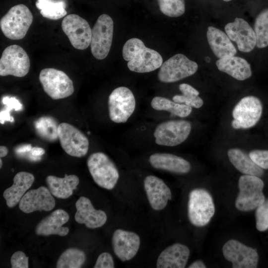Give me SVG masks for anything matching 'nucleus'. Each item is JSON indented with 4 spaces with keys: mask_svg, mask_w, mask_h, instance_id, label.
Instances as JSON below:
<instances>
[{
    "mask_svg": "<svg viewBox=\"0 0 268 268\" xmlns=\"http://www.w3.org/2000/svg\"><path fill=\"white\" fill-rule=\"evenodd\" d=\"M122 55L129 69L138 73L149 72L159 68L163 62L161 55L146 47L139 39L133 38L124 44Z\"/></svg>",
    "mask_w": 268,
    "mask_h": 268,
    "instance_id": "nucleus-1",
    "label": "nucleus"
},
{
    "mask_svg": "<svg viewBox=\"0 0 268 268\" xmlns=\"http://www.w3.org/2000/svg\"><path fill=\"white\" fill-rule=\"evenodd\" d=\"M264 183L258 176L243 175L238 181L239 192L235 201L236 208L249 211L257 208L265 201L263 192Z\"/></svg>",
    "mask_w": 268,
    "mask_h": 268,
    "instance_id": "nucleus-2",
    "label": "nucleus"
},
{
    "mask_svg": "<svg viewBox=\"0 0 268 268\" xmlns=\"http://www.w3.org/2000/svg\"><path fill=\"white\" fill-rule=\"evenodd\" d=\"M33 19V15L28 7L19 4L10 8L1 18L0 26L6 37L20 40L26 35Z\"/></svg>",
    "mask_w": 268,
    "mask_h": 268,
    "instance_id": "nucleus-3",
    "label": "nucleus"
},
{
    "mask_svg": "<svg viewBox=\"0 0 268 268\" xmlns=\"http://www.w3.org/2000/svg\"><path fill=\"white\" fill-rule=\"evenodd\" d=\"M87 165L93 180L99 187L107 190L115 187L119 173L108 155L101 152L93 153L88 157Z\"/></svg>",
    "mask_w": 268,
    "mask_h": 268,
    "instance_id": "nucleus-4",
    "label": "nucleus"
},
{
    "mask_svg": "<svg viewBox=\"0 0 268 268\" xmlns=\"http://www.w3.org/2000/svg\"><path fill=\"white\" fill-rule=\"evenodd\" d=\"M215 206L212 198L205 189L192 190L189 195L188 214L190 222L198 227L207 225L214 215Z\"/></svg>",
    "mask_w": 268,
    "mask_h": 268,
    "instance_id": "nucleus-5",
    "label": "nucleus"
},
{
    "mask_svg": "<svg viewBox=\"0 0 268 268\" xmlns=\"http://www.w3.org/2000/svg\"><path fill=\"white\" fill-rule=\"evenodd\" d=\"M39 79L45 92L54 100L68 97L74 92L72 81L63 71L44 68L40 72Z\"/></svg>",
    "mask_w": 268,
    "mask_h": 268,
    "instance_id": "nucleus-6",
    "label": "nucleus"
},
{
    "mask_svg": "<svg viewBox=\"0 0 268 268\" xmlns=\"http://www.w3.org/2000/svg\"><path fill=\"white\" fill-rule=\"evenodd\" d=\"M114 22L112 18L102 14L97 18L92 29L90 49L92 55L98 60L108 56L112 45Z\"/></svg>",
    "mask_w": 268,
    "mask_h": 268,
    "instance_id": "nucleus-7",
    "label": "nucleus"
},
{
    "mask_svg": "<svg viewBox=\"0 0 268 268\" xmlns=\"http://www.w3.org/2000/svg\"><path fill=\"white\" fill-rule=\"evenodd\" d=\"M262 112L263 105L259 98L252 95L245 96L233 109L232 127L235 129L251 128L259 121Z\"/></svg>",
    "mask_w": 268,
    "mask_h": 268,
    "instance_id": "nucleus-8",
    "label": "nucleus"
},
{
    "mask_svg": "<svg viewBox=\"0 0 268 268\" xmlns=\"http://www.w3.org/2000/svg\"><path fill=\"white\" fill-rule=\"evenodd\" d=\"M198 68L195 62L184 54H177L162 64L157 77L162 82H175L193 75Z\"/></svg>",
    "mask_w": 268,
    "mask_h": 268,
    "instance_id": "nucleus-9",
    "label": "nucleus"
},
{
    "mask_svg": "<svg viewBox=\"0 0 268 268\" xmlns=\"http://www.w3.org/2000/svg\"><path fill=\"white\" fill-rule=\"evenodd\" d=\"M135 99L132 91L125 86L114 89L108 98L109 116L116 123H126L134 113Z\"/></svg>",
    "mask_w": 268,
    "mask_h": 268,
    "instance_id": "nucleus-10",
    "label": "nucleus"
},
{
    "mask_svg": "<svg viewBox=\"0 0 268 268\" xmlns=\"http://www.w3.org/2000/svg\"><path fill=\"white\" fill-rule=\"evenodd\" d=\"M30 67L26 51L20 46L10 45L3 50L0 59V75L22 77L28 73Z\"/></svg>",
    "mask_w": 268,
    "mask_h": 268,
    "instance_id": "nucleus-11",
    "label": "nucleus"
},
{
    "mask_svg": "<svg viewBox=\"0 0 268 268\" xmlns=\"http://www.w3.org/2000/svg\"><path fill=\"white\" fill-rule=\"evenodd\" d=\"M191 124L185 120H170L159 124L155 129L153 135L158 145L175 146L183 142L189 136Z\"/></svg>",
    "mask_w": 268,
    "mask_h": 268,
    "instance_id": "nucleus-12",
    "label": "nucleus"
},
{
    "mask_svg": "<svg viewBox=\"0 0 268 268\" xmlns=\"http://www.w3.org/2000/svg\"><path fill=\"white\" fill-rule=\"evenodd\" d=\"M58 135L62 148L67 154L81 157L87 153L88 139L75 127L67 123H62L58 127Z\"/></svg>",
    "mask_w": 268,
    "mask_h": 268,
    "instance_id": "nucleus-13",
    "label": "nucleus"
},
{
    "mask_svg": "<svg viewBox=\"0 0 268 268\" xmlns=\"http://www.w3.org/2000/svg\"><path fill=\"white\" fill-rule=\"evenodd\" d=\"M62 28L71 45L78 50H85L90 44L92 29L88 22L75 14L66 16Z\"/></svg>",
    "mask_w": 268,
    "mask_h": 268,
    "instance_id": "nucleus-14",
    "label": "nucleus"
},
{
    "mask_svg": "<svg viewBox=\"0 0 268 268\" xmlns=\"http://www.w3.org/2000/svg\"><path fill=\"white\" fill-rule=\"evenodd\" d=\"M226 260L232 264L233 268H256L259 255L257 251L240 242L231 239L227 241L222 248Z\"/></svg>",
    "mask_w": 268,
    "mask_h": 268,
    "instance_id": "nucleus-15",
    "label": "nucleus"
},
{
    "mask_svg": "<svg viewBox=\"0 0 268 268\" xmlns=\"http://www.w3.org/2000/svg\"><path fill=\"white\" fill-rule=\"evenodd\" d=\"M224 29L230 39L236 43L239 51L248 53L256 46L254 30L243 18H235L233 22L225 26Z\"/></svg>",
    "mask_w": 268,
    "mask_h": 268,
    "instance_id": "nucleus-16",
    "label": "nucleus"
},
{
    "mask_svg": "<svg viewBox=\"0 0 268 268\" xmlns=\"http://www.w3.org/2000/svg\"><path fill=\"white\" fill-rule=\"evenodd\" d=\"M55 204V200L49 189L41 186L27 192L19 202V208L23 212L29 213L35 211H50Z\"/></svg>",
    "mask_w": 268,
    "mask_h": 268,
    "instance_id": "nucleus-17",
    "label": "nucleus"
},
{
    "mask_svg": "<svg viewBox=\"0 0 268 268\" xmlns=\"http://www.w3.org/2000/svg\"><path fill=\"white\" fill-rule=\"evenodd\" d=\"M139 236L131 231L117 229L112 236V246L115 255L123 261H129L136 254L140 246Z\"/></svg>",
    "mask_w": 268,
    "mask_h": 268,
    "instance_id": "nucleus-18",
    "label": "nucleus"
},
{
    "mask_svg": "<svg viewBox=\"0 0 268 268\" xmlns=\"http://www.w3.org/2000/svg\"><path fill=\"white\" fill-rule=\"evenodd\" d=\"M144 187L151 207L155 210H162L171 200L170 189L159 178L153 176H146L144 180Z\"/></svg>",
    "mask_w": 268,
    "mask_h": 268,
    "instance_id": "nucleus-19",
    "label": "nucleus"
},
{
    "mask_svg": "<svg viewBox=\"0 0 268 268\" xmlns=\"http://www.w3.org/2000/svg\"><path fill=\"white\" fill-rule=\"evenodd\" d=\"M75 220L78 223L85 224L88 228L100 227L107 221L106 213L102 210L95 209L90 200L86 197H80L75 203Z\"/></svg>",
    "mask_w": 268,
    "mask_h": 268,
    "instance_id": "nucleus-20",
    "label": "nucleus"
},
{
    "mask_svg": "<svg viewBox=\"0 0 268 268\" xmlns=\"http://www.w3.org/2000/svg\"><path fill=\"white\" fill-rule=\"evenodd\" d=\"M69 218V215L65 210L56 209L39 222L36 227L35 233L40 236H66L69 229L63 226L68 221Z\"/></svg>",
    "mask_w": 268,
    "mask_h": 268,
    "instance_id": "nucleus-21",
    "label": "nucleus"
},
{
    "mask_svg": "<svg viewBox=\"0 0 268 268\" xmlns=\"http://www.w3.org/2000/svg\"><path fill=\"white\" fill-rule=\"evenodd\" d=\"M190 256V250L185 245L175 243L167 247L159 255L158 268H184Z\"/></svg>",
    "mask_w": 268,
    "mask_h": 268,
    "instance_id": "nucleus-22",
    "label": "nucleus"
},
{
    "mask_svg": "<svg viewBox=\"0 0 268 268\" xmlns=\"http://www.w3.org/2000/svg\"><path fill=\"white\" fill-rule=\"evenodd\" d=\"M207 40L214 55L219 59L235 56L237 50L226 33L209 26L206 32Z\"/></svg>",
    "mask_w": 268,
    "mask_h": 268,
    "instance_id": "nucleus-23",
    "label": "nucleus"
},
{
    "mask_svg": "<svg viewBox=\"0 0 268 268\" xmlns=\"http://www.w3.org/2000/svg\"><path fill=\"white\" fill-rule=\"evenodd\" d=\"M34 176L30 173L21 171L13 178V185L6 189L3 193L7 206L12 208L16 206L32 185Z\"/></svg>",
    "mask_w": 268,
    "mask_h": 268,
    "instance_id": "nucleus-24",
    "label": "nucleus"
},
{
    "mask_svg": "<svg viewBox=\"0 0 268 268\" xmlns=\"http://www.w3.org/2000/svg\"><path fill=\"white\" fill-rule=\"evenodd\" d=\"M149 161L154 168L177 174H186L191 168L187 160L171 153H154L150 156Z\"/></svg>",
    "mask_w": 268,
    "mask_h": 268,
    "instance_id": "nucleus-25",
    "label": "nucleus"
},
{
    "mask_svg": "<svg viewBox=\"0 0 268 268\" xmlns=\"http://www.w3.org/2000/svg\"><path fill=\"white\" fill-rule=\"evenodd\" d=\"M216 65L220 71L238 80H246L252 74L250 64L241 57L233 56L219 59Z\"/></svg>",
    "mask_w": 268,
    "mask_h": 268,
    "instance_id": "nucleus-26",
    "label": "nucleus"
},
{
    "mask_svg": "<svg viewBox=\"0 0 268 268\" xmlns=\"http://www.w3.org/2000/svg\"><path fill=\"white\" fill-rule=\"evenodd\" d=\"M46 182L52 195L57 198L65 199L72 195L79 180L75 175L66 174L64 178L49 175L46 177Z\"/></svg>",
    "mask_w": 268,
    "mask_h": 268,
    "instance_id": "nucleus-27",
    "label": "nucleus"
},
{
    "mask_svg": "<svg viewBox=\"0 0 268 268\" xmlns=\"http://www.w3.org/2000/svg\"><path fill=\"white\" fill-rule=\"evenodd\" d=\"M230 162L239 171L245 175L262 177L264 171L251 159L249 155L243 150L233 148L227 151Z\"/></svg>",
    "mask_w": 268,
    "mask_h": 268,
    "instance_id": "nucleus-28",
    "label": "nucleus"
},
{
    "mask_svg": "<svg viewBox=\"0 0 268 268\" xmlns=\"http://www.w3.org/2000/svg\"><path fill=\"white\" fill-rule=\"evenodd\" d=\"M151 106L156 110L168 111L181 118L188 117L192 111V107L190 106L160 96L154 97L151 102Z\"/></svg>",
    "mask_w": 268,
    "mask_h": 268,
    "instance_id": "nucleus-29",
    "label": "nucleus"
},
{
    "mask_svg": "<svg viewBox=\"0 0 268 268\" xmlns=\"http://www.w3.org/2000/svg\"><path fill=\"white\" fill-rule=\"evenodd\" d=\"M35 4L42 16L50 19H59L67 13L64 0H37Z\"/></svg>",
    "mask_w": 268,
    "mask_h": 268,
    "instance_id": "nucleus-30",
    "label": "nucleus"
},
{
    "mask_svg": "<svg viewBox=\"0 0 268 268\" xmlns=\"http://www.w3.org/2000/svg\"><path fill=\"white\" fill-rule=\"evenodd\" d=\"M59 125L55 118L47 116L39 118L34 123V128L38 136L49 142H54L58 138Z\"/></svg>",
    "mask_w": 268,
    "mask_h": 268,
    "instance_id": "nucleus-31",
    "label": "nucleus"
},
{
    "mask_svg": "<svg viewBox=\"0 0 268 268\" xmlns=\"http://www.w3.org/2000/svg\"><path fill=\"white\" fill-rule=\"evenodd\" d=\"M83 251L75 248L66 250L60 256L56 264L57 268H79L85 261Z\"/></svg>",
    "mask_w": 268,
    "mask_h": 268,
    "instance_id": "nucleus-32",
    "label": "nucleus"
},
{
    "mask_svg": "<svg viewBox=\"0 0 268 268\" xmlns=\"http://www.w3.org/2000/svg\"><path fill=\"white\" fill-rule=\"evenodd\" d=\"M179 88L182 94L174 95L173 101L197 109L202 107L203 101L196 89L187 83L180 84Z\"/></svg>",
    "mask_w": 268,
    "mask_h": 268,
    "instance_id": "nucleus-33",
    "label": "nucleus"
},
{
    "mask_svg": "<svg viewBox=\"0 0 268 268\" xmlns=\"http://www.w3.org/2000/svg\"><path fill=\"white\" fill-rule=\"evenodd\" d=\"M256 46L260 49L268 46V8L263 9L257 16L254 27Z\"/></svg>",
    "mask_w": 268,
    "mask_h": 268,
    "instance_id": "nucleus-34",
    "label": "nucleus"
},
{
    "mask_svg": "<svg viewBox=\"0 0 268 268\" xmlns=\"http://www.w3.org/2000/svg\"><path fill=\"white\" fill-rule=\"evenodd\" d=\"M160 10L164 15L177 17L185 11V0H157Z\"/></svg>",
    "mask_w": 268,
    "mask_h": 268,
    "instance_id": "nucleus-35",
    "label": "nucleus"
},
{
    "mask_svg": "<svg viewBox=\"0 0 268 268\" xmlns=\"http://www.w3.org/2000/svg\"><path fill=\"white\" fill-rule=\"evenodd\" d=\"M256 228L259 231L268 229V200L256 208L255 213Z\"/></svg>",
    "mask_w": 268,
    "mask_h": 268,
    "instance_id": "nucleus-36",
    "label": "nucleus"
},
{
    "mask_svg": "<svg viewBox=\"0 0 268 268\" xmlns=\"http://www.w3.org/2000/svg\"><path fill=\"white\" fill-rule=\"evenodd\" d=\"M249 155L260 167L268 169V150H253Z\"/></svg>",
    "mask_w": 268,
    "mask_h": 268,
    "instance_id": "nucleus-37",
    "label": "nucleus"
},
{
    "mask_svg": "<svg viewBox=\"0 0 268 268\" xmlns=\"http://www.w3.org/2000/svg\"><path fill=\"white\" fill-rule=\"evenodd\" d=\"M10 264L12 268H28V257L22 251H16L11 257Z\"/></svg>",
    "mask_w": 268,
    "mask_h": 268,
    "instance_id": "nucleus-38",
    "label": "nucleus"
},
{
    "mask_svg": "<svg viewBox=\"0 0 268 268\" xmlns=\"http://www.w3.org/2000/svg\"><path fill=\"white\" fill-rule=\"evenodd\" d=\"M94 268H113L114 263L111 255L107 252L101 253L98 257Z\"/></svg>",
    "mask_w": 268,
    "mask_h": 268,
    "instance_id": "nucleus-39",
    "label": "nucleus"
},
{
    "mask_svg": "<svg viewBox=\"0 0 268 268\" xmlns=\"http://www.w3.org/2000/svg\"><path fill=\"white\" fill-rule=\"evenodd\" d=\"M2 102L6 106L4 110L9 112L13 109L15 111H19L22 109V104L18 99L13 97H3Z\"/></svg>",
    "mask_w": 268,
    "mask_h": 268,
    "instance_id": "nucleus-40",
    "label": "nucleus"
},
{
    "mask_svg": "<svg viewBox=\"0 0 268 268\" xmlns=\"http://www.w3.org/2000/svg\"><path fill=\"white\" fill-rule=\"evenodd\" d=\"M14 118L10 116V112L5 110H3L0 112V123L1 124H4L5 122H13Z\"/></svg>",
    "mask_w": 268,
    "mask_h": 268,
    "instance_id": "nucleus-41",
    "label": "nucleus"
},
{
    "mask_svg": "<svg viewBox=\"0 0 268 268\" xmlns=\"http://www.w3.org/2000/svg\"><path fill=\"white\" fill-rule=\"evenodd\" d=\"M32 148V145L30 144H22L16 147L14 151L16 154L22 155L30 152Z\"/></svg>",
    "mask_w": 268,
    "mask_h": 268,
    "instance_id": "nucleus-42",
    "label": "nucleus"
},
{
    "mask_svg": "<svg viewBox=\"0 0 268 268\" xmlns=\"http://www.w3.org/2000/svg\"><path fill=\"white\" fill-rule=\"evenodd\" d=\"M30 154L36 157H40L44 155L45 153V150L42 147H32L31 150L29 152Z\"/></svg>",
    "mask_w": 268,
    "mask_h": 268,
    "instance_id": "nucleus-43",
    "label": "nucleus"
},
{
    "mask_svg": "<svg viewBox=\"0 0 268 268\" xmlns=\"http://www.w3.org/2000/svg\"><path fill=\"white\" fill-rule=\"evenodd\" d=\"M189 268H205L206 266L201 260H197L191 264Z\"/></svg>",
    "mask_w": 268,
    "mask_h": 268,
    "instance_id": "nucleus-44",
    "label": "nucleus"
},
{
    "mask_svg": "<svg viewBox=\"0 0 268 268\" xmlns=\"http://www.w3.org/2000/svg\"><path fill=\"white\" fill-rule=\"evenodd\" d=\"M8 152L7 148L4 146L1 145L0 146V157H3L7 155Z\"/></svg>",
    "mask_w": 268,
    "mask_h": 268,
    "instance_id": "nucleus-45",
    "label": "nucleus"
},
{
    "mask_svg": "<svg viewBox=\"0 0 268 268\" xmlns=\"http://www.w3.org/2000/svg\"><path fill=\"white\" fill-rule=\"evenodd\" d=\"M2 165V161L1 159L0 158V168H1Z\"/></svg>",
    "mask_w": 268,
    "mask_h": 268,
    "instance_id": "nucleus-46",
    "label": "nucleus"
},
{
    "mask_svg": "<svg viewBox=\"0 0 268 268\" xmlns=\"http://www.w3.org/2000/svg\"><path fill=\"white\" fill-rule=\"evenodd\" d=\"M223 0L224 1H231V0Z\"/></svg>",
    "mask_w": 268,
    "mask_h": 268,
    "instance_id": "nucleus-47",
    "label": "nucleus"
},
{
    "mask_svg": "<svg viewBox=\"0 0 268 268\" xmlns=\"http://www.w3.org/2000/svg\"><path fill=\"white\" fill-rule=\"evenodd\" d=\"M88 134H90V132H88Z\"/></svg>",
    "mask_w": 268,
    "mask_h": 268,
    "instance_id": "nucleus-48",
    "label": "nucleus"
}]
</instances>
